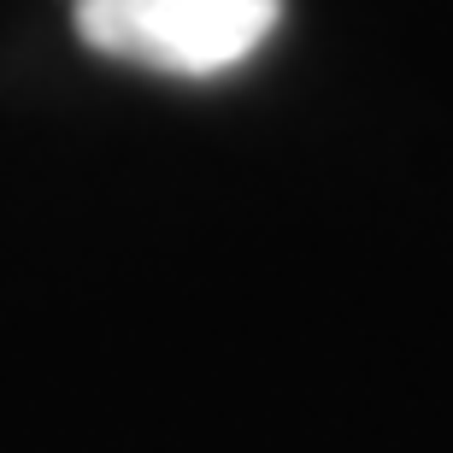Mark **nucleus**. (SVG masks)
Here are the masks:
<instances>
[{"label": "nucleus", "mask_w": 453, "mask_h": 453, "mask_svg": "<svg viewBox=\"0 0 453 453\" xmlns=\"http://www.w3.org/2000/svg\"><path fill=\"white\" fill-rule=\"evenodd\" d=\"M83 48L165 77H224L265 48L283 0H71Z\"/></svg>", "instance_id": "1"}]
</instances>
